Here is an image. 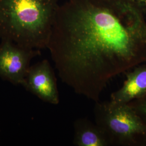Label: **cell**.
Listing matches in <instances>:
<instances>
[{
  "instance_id": "6da1fadb",
  "label": "cell",
  "mask_w": 146,
  "mask_h": 146,
  "mask_svg": "<svg viewBox=\"0 0 146 146\" xmlns=\"http://www.w3.org/2000/svg\"><path fill=\"white\" fill-rule=\"evenodd\" d=\"M145 6L134 0H68L47 48L63 82L94 102L110 80L146 62Z\"/></svg>"
},
{
  "instance_id": "7a4b0ae2",
  "label": "cell",
  "mask_w": 146,
  "mask_h": 146,
  "mask_svg": "<svg viewBox=\"0 0 146 146\" xmlns=\"http://www.w3.org/2000/svg\"><path fill=\"white\" fill-rule=\"evenodd\" d=\"M59 0H0V39L47 48Z\"/></svg>"
},
{
  "instance_id": "3957f363",
  "label": "cell",
  "mask_w": 146,
  "mask_h": 146,
  "mask_svg": "<svg viewBox=\"0 0 146 146\" xmlns=\"http://www.w3.org/2000/svg\"><path fill=\"white\" fill-rule=\"evenodd\" d=\"M94 113L95 123L104 131L110 146H146V123L128 104L99 101Z\"/></svg>"
},
{
  "instance_id": "277c9868",
  "label": "cell",
  "mask_w": 146,
  "mask_h": 146,
  "mask_svg": "<svg viewBox=\"0 0 146 146\" xmlns=\"http://www.w3.org/2000/svg\"><path fill=\"white\" fill-rule=\"evenodd\" d=\"M40 55V50L22 47L9 40H1L0 78L12 84L23 86L31 60Z\"/></svg>"
},
{
  "instance_id": "5b68a950",
  "label": "cell",
  "mask_w": 146,
  "mask_h": 146,
  "mask_svg": "<svg viewBox=\"0 0 146 146\" xmlns=\"http://www.w3.org/2000/svg\"><path fill=\"white\" fill-rule=\"evenodd\" d=\"M23 86L45 102L54 105L59 104L57 80L47 60L31 66Z\"/></svg>"
},
{
  "instance_id": "8992f818",
  "label": "cell",
  "mask_w": 146,
  "mask_h": 146,
  "mask_svg": "<svg viewBox=\"0 0 146 146\" xmlns=\"http://www.w3.org/2000/svg\"><path fill=\"white\" fill-rule=\"evenodd\" d=\"M122 86L112 93L110 100L119 104H129L146 94V65L142 64L126 72Z\"/></svg>"
},
{
  "instance_id": "52a82bcc",
  "label": "cell",
  "mask_w": 146,
  "mask_h": 146,
  "mask_svg": "<svg viewBox=\"0 0 146 146\" xmlns=\"http://www.w3.org/2000/svg\"><path fill=\"white\" fill-rule=\"evenodd\" d=\"M73 145L77 146H111L107 136L96 123L79 118L74 123Z\"/></svg>"
},
{
  "instance_id": "ba28073f",
  "label": "cell",
  "mask_w": 146,
  "mask_h": 146,
  "mask_svg": "<svg viewBox=\"0 0 146 146\" xmlns=\"http://www.w3.org/2000/svg\"><path fill=\"white\" fill-rule=\"evenodd\" d=\"M128 104L146 123V94L141 98L135 100Z\"/></svg>"
},
{
  "instance_id": "9c48e42d",
  "label": "cell",
  "mask_w": 146,
  "mask_h": 146,
  "mask_svg": "<svg viewBox=\"0 0 146 146\" xmlns=\"http://www.w3.org/2000/svg\"><path fill=\"white\" fill-rule=\"evenodd\" d=\"M146 7V0H134Z\"/></svg>"
}]
</instances>
